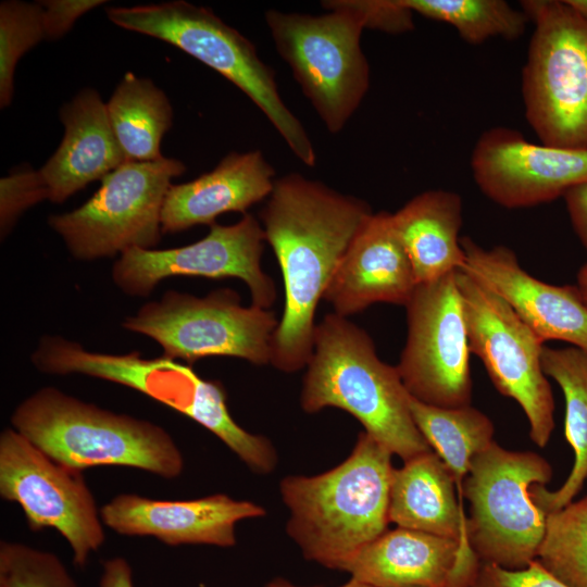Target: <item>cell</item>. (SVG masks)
<instances>
[{"instance_id": "37", "label": "cell", "mask_w": 587, "mask_h": 587, "mask_svg": "<svg viewBox=\"0 0 587 587\" xmlns=\"http://www.w3.org/2000/svg\"><path fill=\"white\" fill-rule=\"evenodd\" d=\"M99 587H134L128 561L122 557L104 561Z\"/></svg>"}, {"instance_id": "11", "label": "cell", "mask_w": 587, "mask_h": 587, "mask_svg": "<svg viewBox=\"0 0 587 587\" xmlns=\"http://www.w3.org/2000/svg\"><path fill=\"white\" fill-rule=\"evenodd\" d=\"M186 171L177 159L125 162L77 209L51 215L49 225L71 254L90 261L132 248L153 249L161 240V213L174 177Z\"/></svg>"}, {"instance_id": "17", "label": "cell", "mask_w": 587, "mask_h": 587, "mask_svg": "<svg viewBox=\"0 0 587 587\" xmlns=\"http://www.w3.org/2000/svg\"><path fill=\"white\" fill-rule=\"evenodd\" d=\"M461 246V270L503 299L544 342L561 340L587 351V304L576 286L533 277L508 247L486 249L467 236Z\"/></svg>"}, {"instance_id": "19", "label": "cell", "mask_w": 587, "mask_h": 587, "mask_svg": "<svg viewBox=\"0 0 587 587\" xmlns=\"http://www.w3.org/2000/svg\"><path fill=\"white\" fill-rule=\"evenodd\" d=\"M479 564L467 544L397 526L362 548L344 571L373 587H471Z\"/></svg>"}, {"instance_id": "36", "label": "cell", "mask_w": 587, "mask_h": 587, "mask_svg": "<svg viewBox=\"0 0 587 587\" xmlns=\"http://www.w3.org/2000/svg\"><path fill=\"white\" fill-rule=\"evenodd\" d=\"M563 197L572 225L587 252V183L572 187Z\"/></svg>"}, {"instance_id": "34", "label": "cell", "mask_w": 587, "mask_h": 587, "mask_svg": "<svg viewBox=\"0 0 587 587\" xmlns=\"http://www.w3.org/2000/svg\"><path fill=\"white\" fill-rule=\"evenodd\" d=\"M471 587H571L536 559L520 570H507L495 564L480 563Z\"/></svg>"}, {"instance_id": "35", "label": "cell", "mask_w": 587, "mask_h": 587, "mask_svg": "<svg viewBox=\"0 0 587 587\" xmlns=\"http://www.w3.org/2000/svg\"><path fill=\"white\" fill-rule=\"evenodd\" d=\"M43 9L47 40L59 39L74 25L75 21L107 1L102 0H45Z\"/></svg>"}, {"instance_id": "28", "label": "cell", "mask_w": 587, "mask_h": 587, "mask_svg": "<svg viewBox=\"0 0 587 587\" xmlns=\"http://www.w3.org/2000/svg\"><path fill=\"white\" fill-rule=\"evenodd\" d=\"M413 13L452 25L461 38L478 45L491 37L514 40L527 16L502 0H402Z\"/></svg>"}, {"instance_id": "1", "label": "cell", "mask_w": 587, "mask_h": 587, "mask_svg": "<svg viewBox=\"0 0 587 587\" xmlns=\"http://www.w3.org/2000/svg\"><path fill=\"white\" fill-rule=\"evenodd\" d=\"M373 214L371 207L298 173L279 177L261 212L285 286L271 364L304 369L312 354L315 311L347 249Z\"/></svg>"}, {"instance_id": "15", "label": "cell", "mask_w": 587, "mask_h": 587, "mask_svg": "<svg viewBox=\"0 0 587 587\" xmlns=\"http://www.w3.org/2000/svg\"><path fill=\"white\" fill-rule=\"evenodd\" d=\"M264 241L261 222L245 213L233 225H210L205 237L188 246L126 250L115 261L112 278L124 294L147 297L167 277H236L249 288L251 304L270 309L276 288L261 268Z\"/></svg>"}, {"instance_id": "10", "label": "cell", "mask_w": 587, "mask_h": 587, "mask_svg": "<svg viewBox=\"0 0 587 587\" xmlns=\"http://www.w3.org/2000/svg\"><path fill=\"white\" fill-rule=\"evenodd\" d=\"M279 320L273 311L241 304L229 288L203 298L168 290L145 303L122 326L150 337L163 355L192 364L207 357H234L255 365L271 364Z\"/></svg>"}, {"instance_id": "8", "label": "cell", "mask_w": 587, "mask_h": 587, "mask_svg": "<svg viewBox=\"0 0 587 587\" xmlns=\"http://www.w3.org/2000/svg\"><path fill=\"white\" fill-rule=\"evenodd\" d=\"M535 29L522 72L527 122L541 143L587 149V21L565 0H524Z\"/></svg>"}, {"instance_id": "7", "label": "cell", "mask_w": 587, "mask_h": 587, "mask_svg": "<svg viewBox=\"0 0 587 587\" xmlns=\"http://www.w3.org/2000/svg\"><path fill=\"white\" fill-rule=\"evenodd\" d=\"M551 478L544 457L508 450L495 440L473 458L462 495L470 502L466 540L480 563L520 570L537 559L547 514L532 499L530 488Z\"/></svg>"}, {"instance_id": "21", "label": "cell", "mask_w": 587, "mask_h": 587, "mask_svg": "<svg viewBox=\"0 0 587 587\" xmlns=\"http://www.w3.org/2000/svg\"><path fill=\"white\" fill-rule=\"evenodd\" d=\"M275 171L259 150L229 152L210 172L171 185L161 213L162 233L212 225L221 214L242 212L271 195Z\"/></svg>"}, {"instance_id": "13", "label": "cell", "mask_w": 587, "mask_h": 587, "mask_svg": "<svg viewBox=\"0 0 587 587\" xmlns=\"http://www.w3.org/2000/svg\"><path fill=\"white\" fill-rule=\"evenodd\" d=\"M0 497L21 507L30 530H57L78 567L104 542V524L83 472L55 462L14 428L0 434Z\"/></svg>"}, {"instance_id": "30", "label": "cell", "mask_w": 587, "mask_h": 587, "mask_svg": "<svg viewBox=\"0 0 587 587\" xmlns=\"http://www.w3.org/2000/svg\"><path fill=\"white\" fill-rule=\"evenodd\" d=\"M47 39L43 9L39 1L5 0L0 4V105L8 107L14 93L17 61Z\"/></svg>"}, {"instance_id": "40", "label": "cell", "mask_w": 587, "mask_h": 587, "mask_svg": "<svg viewBox=\"0 0 587 587\" xmlns=\"http://www.w3.org/2000/svg\"><path fill=\"white\" fill-rule=\"evenodd\" d=\"M565 2L587 21V0H565Z\"/></svg>"}, {"instance_id": "31", "label": "cell", "mask_w": 587, "mask_h": 587, "mask_svg": "<svg viewBox=\"0 0 587 587\" xmlns=\"http://www.w3.org/2000/svg\"><path fill=\"white\" fill-rule=\"evenodd\" d=\"M0 587H78L61 559L32 546L1 540Z\"/></svg>"}, {"instance_id": "39", "label": "cell", "mask_w": 587, "mask_h": 587, "mask_svg": "<svg viewBox=\"0 0 587 587\" xmlns=\"http://www.w3.org/2000/svg\"><path fill=\"white\" fill-rule=\"evenodd\" d=\"M584 302L587 304V263L583 265L577 274L576 285Z\"/></svg>"}, {"instance_id": "18", "label": "cell", "mask_w": 587, "mask_h": 587, "mask_svg": "<svg viewBox=\"0 0 587 587\" xmlns=\"http://www.w3.org/2000/svg\"><path fill=\"white\" fill-rule=\"evenodd\" d=\"M247 500L214 494L191 500H158L137 494H118L100 509L101 520L124 536H151L167 546L236 545V525L265 515Z\"/></svg>"}, {"instance_id": "3", "label": "cell", "mask_w": 587, "mask_h": 587, "mask_svg": "<svg viewBox=\"0 0 587 587\" xmlns=\"http://www.w3.org/2000/svg\"><path fill=\"white\" fill-rule=\"evenodd\" d=\"M300 404L307 413L338 408L403 462L433 450L410 410L396 366L382 361L369 334L336 313L315 327Z\"/></svg>"}, {"instance_id": "38", "label": "cell", "mask_w": 587, "mask_h": 587, "mask_svg": "<svg viewBox=\"0 0 587 587\" xmlns=\"http://www.w3.org/2000/svg\"><path fill=\"white\" fill-rule=\"evenodd\" d=\"M265 587H300L291 584L290 582L284 579V578H275L267 583ZM339 587H373L367 584L361 583L359 580H355L353 578H350V580Z\"/></svg>"}, {"instance_id": "12", "label": "cell", "mask_w": 587, "mask_h": 587, "mask_svg": "<svg viewBox=\"0 0 587 587\" xmlns=\"http://www.w3.org/2000/svg\"><path fill=\"white\" fill-rule=\"evenodd\" d=\"M457 279L471 353L496 389L521 407L532 441L546 447L554 428V401L541 364L544 341L494 291L462 270Z\"/></svg>"}, {"instance_id": "6", "label": "cell", "mask_w": 587, "mask_h": 587, "mask_svg": "<svg viewBox=\"0 0 587 587\" xmlns=\"http://www.w3.org/2000/svg\"><path fill=\"white\" fill-rule=\"evenodd\" d=\"M32 362L42 373L84 374L140 391L205 427L247 467L262 465L270 455L267 438L247 432L233 420L222 384L201 378L189 365L173 359H145L137 351L91 352L63 337L45 336Z\"/></svg>"}, {"instance_id": "20", "label": "cell", "mask_w": 587, "mask_h": 587, "mask_svg": "<svg viewBox=\"0 0 587 587\" xmlns=\"http://www.w3.org/2000/svg\"><path fill=\"white\" fill-rule=\"evenodd\" d=\"M417 282L396 233L392 213H373L353 238L324 294L334 313L349 316L375 303L405 305Z\"/></svg>"}, {"instance_id": "26", "label": "cell", "mask_w": 587, "mask_h": 587, "mask_svg": "<svg viewBox=\"0 0 587 587\" xmlns=\"http://www.w3.org/2000/svg\"><path fill=\"white\" fill-rule=\"evenodd\" d=\"M107 110L126 162L163 158L161 141L172 126L173 109L153 82L126 73L107 102Z\"/></svg>"}, {"instance_id": "23", "label": "cell", "mask_w": 587, "mask_h": 587, "mask_svg": "<svg viewBox=\"0 0 587 587\" xmlns=\"http://www.w3.org/2000/svg\"><path fill=\"white\" fill-rule=\"evenodd\" d=\"M458 496L453 476L441 458L434 450L421 453L394 470L389 522L467 544L466 515Z\"/></svg>"}, {"instance_id": "25", "label": "cell", "mask_w": 587, "mask_h": 587, "mask_svg": "<svg viewBox=\"0 0 587 587\" xmlns=\"http://www.w3.org/2000/svg\"><path fill=\"white\" fill-rule=\"evenodd\" d=\"M541 364L564 395V435L574 452L572 470L560 488L549 490L539 484L530 488L532 499L548 514L572 502L587 480V351L544 346Z\"/></svg>"}, {"instance_id": "29", "label": "cell", "mask_w": 587, "mask_h": 587, "mask_svg": "<svg viewBox=\"0 0 587 587\" xmlns=\"http://www.w3.org/2000/svg\"><path fill=\"white\" fill-rule=\"evenodd\" d=\"M537 560L571 587H587V496L546 516Z\"/></svg>"}, {"instance_id": "16", "label": "cell", "mask_w": 587, "mask_h": 587, "mask_svg": "<svg viewBox=\"0 0 587 587\" xmlns=\"http://www.w3.org/2000/svg\"><path fill=\"white\" fill-rule=\"evenodd\" d=\"M471 166L487 198L508 209L528 208L587 183V149L529 142L522 133L497 126L478 138Z\"/></svg>"}, {"instance_id": "4", "label": "cell", "mask_w": 587, "mask_h": 587, "mask_svg": "<svg viewBox=\"0 0 587 587\" xmlns=\"http://www.w3.org/2000/svg\"><path fill=\"white\" fill-rule=\"evenodd\" d=\"M12 428L55 462L76 471L127 466L165 479L177 478L184 458L160 425L85 402L54 387L24 399L11 415Z\"/></svg>"}, {"instance_id": "2", "label": "cell", "mask_w": 587, "mask_h": 587, "mask_svg": "<svg viewBox=\"0 0 587 587\" xmlns=\"http://www.w3.org/2000/svg\"><path fill=\"white\" fill-rule=\"evenodd\" d=\"M391 457L362 432L337 466L280 480V497L289 510L286 532L305 559L344 571L362 548L387 530Z\"/></svg>"}, {"instance_id": "9", "label": "cell", "mask_w": 587, "mask_h": 587, "mask_svg": "<svg viewBox=\"0 0 587 587\" xmlns=\"http://www.w3.org/2000/svg\"><path fill=\"white\" fill-rule=\"evenodd\" d=\"M315 16L267 10L265 23L275 49L326 129L339 133L370 86V65L361 48L364 26L340 0L324 1Z\"/></svg>"}, {"instance_id": "22", "label": "cell", "mask_w": 587, "mask_h": 587, "mask_svg": "<svg viewBox=\"0 0 587 587\" xmlns=\"http://www.w3.org/2000/svg\"><path fill=\"white\" fill-rule=\"evenodd\" d=\"M64 126L62 141L39 170L49 200L61 203L103 179L125 163L112 129L107 103L95 89L80 90L60 111Z\"/></svg>"}, {"instance_id": "33", "label": "cell", "mask_w": 587, "mask_h": 587, "mask_svg": "<svg viewBox=\"0 0 587 587\" xmlns=\"http://www.w3.org/2000/svg\"><path fill=\"white\" fill-rule=\"evenodd\" d=\"M362 22L364 28L401 34L414 28L412 14L402 0H340Z\"/></svg>"}, {"instance_id": "27", "label": "cell", "mask_w": 587, "mask_h": 587, "mask_svg": "<svg viewBox=\"0 0 587 587\" xmlns=\"http://www.w3.org/2000/svg\"><path fill=\"white\" fill-rule=\"evenodd\" d=\"M409 405L419 430L451 472L461 499L473 458L494 441V423L471 404L440 408L410 396Z\"/></svg>"}, {"instance_id": "24", "label": "cell", "mask_w": 587, "mask_h": 587, "mask_svg": "<svg viewBox=\"0 0 587 587\" xmlns=\"http://www.w3.org/2000/svg\"><path fill=\"white\" fill-rule=\"evenodd\" d=\"M462 213L461 197L441 189L424 191L392 213L396 233L417 284L436 280L464 266L459 237Z\"/></svg>"}, {"instance_id": "14", "label": "cell", "mask_w": 587, "mask_h": 587, "mask_svg": "<svg viewBox=\"0 0 587 587\" xmlns=\"http://www.w3.org/2000/svg\"><path fill=\"white\" fill-rule=\"evenodd\" d=\"M457 272L417 284L404 305L408 333L396 366L410 396L440 408L470 405L472 399L471 350Z\"/></svg>"}, {"instance_id": "32", "label": "cell", "mask_w": 587, "mask_h": 587, "mask_svg": "<svg viewBox=\"0 0 587 587\" xmlns=\"http://www.w3.org/2000/svg\"><path fill=\"white\" fill-rule=\"evenodd\" d=\"M49 199L39 170L21 166L0 180V229L5 237L17 217L28 208Z\"/></svg>"}, {"instance_id": "5", "label": "cell", "mask_w": 587, "mask_h": 587, "mask_svg": "<svg viewBox=\"0 0 587 587\" xmlns=\"http://www.w3.org/2000/svg\"><path fill=\"white\" fill-rule=\"evenodd\" d=\"M105 12L113 24L171 43L218 72L264 113L300 162L315 165L312 141L282 99L274 71L248 38L210 9L176 0Z\"/></svg>"}]
</instances>
